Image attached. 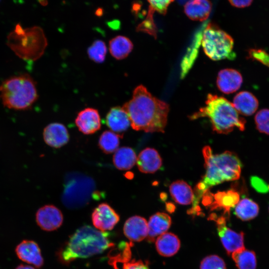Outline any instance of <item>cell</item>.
<instances>
[{
  "label": "cell",
  "mask_w": 269,
  "mask_h": 269,
  "mask_svg": "<svg viewBox=\"0 0 269 269\" xmlns=\"http://www.w3.org/2000/svg\"><path fill=\"white\" fill-rule=\"evenodd\" d=\"M36 83L27 74L15 75L0 84V98L3 105L10 109H30L38 99Z\"/></svg>",
  "instance_id": "5"
},
{
  "label": "cell",
  "mask_w": 269,
  "mask_h": 269,
  "mask_svg": "<svg viewBox=\"0 0 269 269\" xmlns=\"http://www.w3.org/2000/svg\"><path fill=\"white\" fill-rule=\"evenodd\" d=\"M257 129L261 133L269 134V109L259 111L255 118Z\"/></svg>",
  "instance_id": "31"
},
{
  "label": "cell",
  "mask_w": 269,
  "mask_h": 269,
  "mask_svg": "<svg viewBox=\"0 0 269 269\" xmlns=\"http://www.w3.org/2000/svg\"><path fill=\"white\" fill-rule=\"evenodd\" d=\"M7 44L19 57L35 60L43 54L47 40L40 27L23 28L17 24L8 35Z\"/></svg>",
  "instance_id": "6"
},
{
  "label": "cell",
  "mask_w": 269,
  "mask_h": 269,
  "mask_svg": "<svg viewBox=\"0 0 269 269\" xmlns=\"http://www.w3.org/2000/svg\"><path fill=\"white\" fill-rule=\"evenodd\" d=\"M170 195L174 200L181 205L190 204L193 200L194 193L190 185L183 180H177L169 186Z\"/></svg>",
  "instance_id": "23"
},
{
  "label": "cell",
  "mask_w": 269,
  "mask_h": 269,
  "mask_svg": "<svg viewBox=\"0 0 269 269\" xmlns=\"http://www.w3.org/2000/svg\"><path fill=\"white\" fill-rule=\"evenodd\" d=\"M124 269H149L147 265L141 261L133 260L124 264Z\"/></svg>",
  "instance_id": "36"
},
{
  "label": "cell",
  "mask_w": 269,
  "mask_h": 269,
  "mask_svg": "<svg viewBox=\"0 0 269 269\" xmlns=\"http://www.w3.org/2000/svg\"><path fill=\"white\" fill-rule=\"evenodd\" d=\"M136 162L140 172L153 173L161 167L162 159L155 149L147 147L139 153Z\"/></svg>",
  "instance_id": "17"
},
{
  "label": "cell",
  "mask_w": 269,
  "mask_h": 269,
  "mask_svg": "<svg viewBox=\"0 0 269 269\" xmlns=\"http://www.w3.org/2000/svg\"><path fill=\"white\" fill-rule=\"evenodd\" d=\"M243 78L239 72L233 69L221 70L218 75L217 85L219 89L225 94L237 91L241 86Z\"/></svg>",
  "instance_id": "16"
},
{
  "label": "cell",
  "mask_w": 269,
  "mask_h": 269,
  "mask_svg": "<svg viewBox=\"0 0 269 269\" xmlns=\"http://www.w3.org/2000/svg\"><path fill=\"white\" fill-rule=\"evenodd\" d=\"M238 269H256L257 259L255 252L245 248L231 254Z\"/></svg>",
  "instance_id": "27"
},
{
  "label": "cell",
  "mask_w": 269,
  "mask_h": 269,
  "mask_svg": "<svg viewBox=\"0 0 269 269\" xmlns=\"http://www.w3.org/2000/svg\"><path fill=\"white\" fill-rule=\"evenodd\" d=\"M107 126L118 134L126 131L131 125L129 117L123 107H112L106 117Z\"/></svg>",
  "instance_id": "18"
},
{
  "label": "cell",
  "mask_w": 269,
  "mask_h": 269,
  "mask_svg": "<svg viewBox=\"0 0 269 269\" xmlns=\"http://www.w3.org/2000/svg\"><path fill=\"white\" fill-rule=\"evenodd\" d=\"M113 245L109 233L85 225L69 238L60 252V259L68 263L77 259L87 258L104 252Z\"/></svg>",
  "instance_id": "3"
},
{
  "label": "cell",
  "mask_w": 269,
  "mask_h": 269,
  "mask_svg": "<svg viewBox=\"0 0 269 269\" xmlns=\"http://www.w3.org/2000/svg\"><path fill=\"white\" fill-rule=\"evenodd\" d=\"M203 203L211 210L220 209L224 213L229 214L230 209L235 207L240 200L239 193L233 189L218 192L213 194L207 191L203 195Z\"/></svg>",
  "instance_id": "9"
},
{
  "label": "cell",
  "mask_w": 269,
  "mask_h": 269,
  "mask_svg": "<svg viewBox=\"0 0 269 269\" xmlns=\"http://www.w3.org/2000/svg\"><path fill=\"white\" fill-rule=\"evenodd\" d=\"M120 216L108 204H99L92 212V220L96 229L103 232L112 230L118 223Z\"/></svg>",
  "instance_id": "11"
},
{
  "label": "cell",
  "mask_w": 269,
  "mask_h": 269,
  "mask_svg": "<svg viewBox=\"0 0 269 269\" xmlns=\"http://www.w3.org/2000/svg\"><path fill=\"white\" fill-rule=\"evenodd\" d=\"M107 52L106 45L101 40L95 41L87 50L89 58L97 63H101L105 61Z\"/></svg>",
  "instance_id": "30"
},
{
  "label": "cell",
  "mask_w": 269,
  "mask_h": 269,
  "mask_svg": "<svg viewBox=\"0 0 269 269\" xmlns=\"http://www.w3.org/2000/svg\"><path fill=\"white\" fill-rule=\"evenodd\" d=\"M210 218L216 223L218 235L228 254L231 255L244 248L243 232L238 233L227 227L224 216L217 217L212 214Z\"/></svg>",
  "instance_id": "8"
},
{
  "label": "cell",
  "mask_w": 269,
  "mask_h": 269,
  "mask_svg": "<svg viewBox=\"0 0 269 269\" xmlns=\"http://www.w3.org/2000/svg\"><path fill=\"white\" fill-rule=\"evenodd\" d=\"M167 210L169 212H173L175 208H172L174 207L173 205H172L171 203L167 204Z\"/></svg>",
  "instance_id": "39"
},
{
  "label": "cell",
  "mask_w": 269,
  "mask_h": 269,
  "mask_svg": "<svg viewBox=\"0 0 269 269\" xmlns=\"http://www.w3.org/2000/svg\"><path fill=\"white\" fill-rule=\"evenodd\" d=\"M233 105L238 113L251 116L258 109L259 102L256 97L248 91L238 93L233 99Z\"/></svg>",
  "instance_id": "21"
},
{
  "label": "cell",
  "mask_w": 269,
  "mask_h": 269,
  "mask_svg": "<svg viewBox=\"0 0 269 269\" xmlns=\"http://www.w3.org/2000/svg\"><path fill=\"white\" fill-rule=\"evenodd\" d=\"M43 137L48 145L54 148H60L68 142L69 134L64 125L53 123L45 127Z\"/></svg>",
  "instance_id": "14"
},
{
  "label": "cell",
  "mask_w": 269,
  "mask_h": 269,
  "mask_svg": "<svg viewBox=\"0 0 269 269\" xmlns=\"http://www.w3.org/2000/svg\"><path fill=\"white\" fill-rule=\"evenodd\" d=\"M206 173L196 185L194 193L192 208L198 206L199 201L212 186L225 181L238 179L241 175L242 164L237 155L230 151L213 154L209 146L203 149Z\"/></svg>",
  "instance_id": "2"
},
{
  "label": "cell",
  "mask_w": 269,
  "mask_h": 269,
  "mask_svg": "<svg viewBox=\"0 0 269 269\" xmlns=\"http://www.w3.org/2000/svg\"><path fill=\"white\" fill-rule=\"evenodd\" d=\"M122 137L113 131H106L100 136L99 146L105 153H112L118 149L120 139Z\"/></svg>",
  "instance_id": "28"
},
{
  "label": "cell",
  "mask_w": 269,
  "mask_h": 269,
  "mask_svg": "<svg viewBox=\"0 0 269 269\" xmlns=\"http://www.w3.org/2000/svg\"><path fill=\"white\" fill-rule=\"evenodd\" d=\"M202 33H198L194 42L184 57L181 64V78H184L191 69L198 52V48L201 44Z\"/></svg>",
  "instance_id": "29"
},
{
  "label": "cell",
  "mask_w": 269,
  "mask_h": 269,
  "mask_svg": "<svg viewBox=\"0 0 269 269\" xmlns=\"http://www.w3.org/2000/svg\"><path fill=\"white\" fill-rule=\"evenodd\" d=\"M154 10L149 7L146 18L140 23L136 28L137 31L144 32L156 37V28L153 20Z\"/></svg>",
  "instance_id": "33"
},
{
  "label": "cell",
  "mask_w": 269,
  "mask_h": 269,
  "mask_svg": "<svg viewBox=\"0 0 269 269\" xmlns=\"http://www.w3.org/2000/svg\"><path fill=\"white\" fill-rule=\"evenodd\" d=\"M259 207L252 200L245 198L241 200L236 205L235 214L242 221H249L257 216Z\"/></svg>",
  "instance_id": "26"
},
{
  "label": "cell",
  "mask_w": 269,
  "mask_h": 269,
  "mask_svg": "<svg viewBox=\"0 0 269 269\" xmlns=\"http://www.w3.org/2000/svg\"><path fill=\"white\" fill-rule=\"evenodd\" d=\"M134 151L131 147L123 146L118 148L113 155V161L115 167L121 170L132 168L136 161Z\"/></svg>",
  "instance_id": "24"
},
{
  "label": "cell",
  "mask_w": 269,
  "mask_h": 269,
  "mask_svg": "<svg viewBox=\"0 0 269 269\" xmlns=\"http://www.w3.org/2000/svg\"><path fill=\"white\" fill-rule=\"evenodd\" d=\"M155 247L158 254L163 257L175 255L180 247L177 236L171 233H165L159 236L155 241Z\"/></svg>",
  "instance_id": "22"
},
{
  "label": "cell",
  "mask_w": 269,
  "mask_h": 269,
  "mask_svg": "<svg viewBox=\"0 0 269 269\" xmlns=\"http://www.w3.org/2000/svg\"><path fill=\"white\" fill-rule=\"evenodd\" d=\"M212 4L209 0H189L184 5L185 14L194 20L204 21L210 15Z\"/></svg>",
  "instance_id": "20"
},
{
  "label": "cell",
  "mask_w": 269,
  "mask_h": 269,
  "mask_svg": "<svg viewBox=\"0 0 269 269\" xmlns=\"http://www.w3.org/2000/svg\"><path fill=\"white\" fill-rule=\"evenodd\" d=\"M17 258L27 265L40 268L43 266L44 260L41 250L36 242L31 240H24L15 247Z\"/></svg>",
  "instance_id": "12"
},
{
  "label": "cell",
  "mask_w": 269,
  "mask_h": 269,
  "mask_svg": "<svg viewBox=\"0 0 269 269\" xmlns=\"http://www.w3.org/2000/svg\"><path fill=\"white\" fill-rule=\"evenodd\" d=\"M128 114L132 128L147 133H163L168 105L154 97L143 85L134 90L132 99L122 107Z\"/></svg>",
  "instance_id": "1"
},
{
  "label": "cell",
  "mask_w": 269,
  "mask_h": 269,
  "mask_svg": "<svg viewBox=\"0 0 269 269\" xmlns=\"http://www.w3.org/2000/svg\"><path fill=\"white\" fill-rule=\"evenodd\" d=\"M205 106L189 117L192 120L207 117L213 131L218 134H227L235 128L244 131L246 121L239 116L232 103L225 98L209 94Z\"/></svg>",
  "instance_id": "4"
},
{
  "label": "cell",
  "mask_w": 269,
  "mask_h": 269,
  "mask_svg": "<svg viewBox=\"0 0 269 269\" xmlns=\"http://www.w3.org/2000/svg\"><path fill=\"white\" fill-rule=\"evenodd\" d=\"M201 44L206 55L213 60L234 58V40L228 33L209 23L202 33Z\"/></svg>",
  "instance_id": "7"
},
{
  "label": "cell",
  "mask_w": 269,
  "mask_h": 269,
  "mask_svg": "<svg viewBox=\"0 0 269 269\" xmlns=\"http://www.w3.org/2000/svg\"><path fill=\"white\" fill-rule=\"evenodd\" d=\"M15 269H36L35 267L29 265H19Z\"/></svg>",
  "instance_id": "38"
},
{
  "label": "cell",
  "mask_w": 269,
  "mask_h": 269,
  "mask_svg": "<svg viewBox=\"0 0 269 269\" xmlns=\"http://www.w3.org/2000/svg\"><path fill=\"white\" fill-rule=\"evenodd\" d=\"M251 181L254 188L259 192H267L269 189V185L259 178L253 177Z\"/></svg>",
  "instance_id": "35"
},
{
  "label": "cell",
  "mask_w": 269,
  "mask_h": 269,
  "mask_svg": "<svg viewBox=\"0 0 269 269\" xmlns=\"http://www.w3.org/2000/svg\"><path fill=\"white\" fill-rule=\"evenodd\" d=\"M133 49L131 40L124 36L119 35L110 40L109 50L112 56L117 60L126 58Z\"/></svg>",
  "instance_id": "25"
},
{
  "label": "cell",
  "mask_w": 269,
  "mask_h": 269,
  "mask_svg": "<svg viewBox=\"0 0 269 269\" xmlns=\"http://www.w3.org/2000/svg\"><path fill=\"white\" fill-rule=\"evenodd\" d=\"M171 224L170 217L165 213L157 212L152 215L147 223V241L150 242L154 241L157 236L166 233Z\"/></svg>",
  "instance_id": "19"
},
{
  "label": "cell",
  "mask_w": 269,
  "mask_h": 269,
  "mask_svg": "<svg viewBox=\"0 0 269 269\" xmlns=\"http://www.w3.org/2000/svg\"><path fill=\"white\" fill-rule=\"evenodd\" d=\"M150 3V7L154 11L165 14L166 12L169 5L174 0H148Z\"/></svg>",
  "instance_id": "34"
},
{
  "label": "cell",
  "mask_w": 269,
  "mask_h": 269,
  "mask_svg": "<svg viewBox=\"0 0 269 269\" xmlns=\"http://www.w3.org/2000/svg\"><path fill=\"white\" fill-rule=\"evenodd\" d=\"M35 221L39 227L45 231H53L62 224L63 216L60 210L53 205L39 208L35 214Z\"/></svg>",
  "instance_id": "10"
},
{
  "label": "cell",
  "mask_w": 269,
  "mask_h": 269,
  "mask_svg": "<svg viewBox=\"0 0 269 269\" xmlns=\"http://www.w3.org/2000/svg\"><path fill=\"white\" fill-rule=\"evenodd\" d=\"M101 118L97 109L87 108L80 111L75 119L79 130L85 134H93L101 126Z\"/></svg>",
  "instance_id": "13"
},
{
  "label": "cell",
  "mask_w": 269,
  "mask_h": 269,
  "mask_svg": "<svg viewBox=\"0 0 269 269\" xmlns=\"http://www.w3.org/2000/svg\"><path fill=\"white\" fill-rule=\"evenodd\" d=\"M268 67H269V66H268Z\"/></svg>",
  "instance_id": "40"
},
{
  "label": "cell",
  "mask_w": 269,
  "mask_h": 269,
  "mask_svg": "<svg viewBox=\"0 0 269 269\" xmlns=\"http://www.w3.org/2000/svg\"><path fill=\"white\" fill-rule=\"evenodd\" d=\"M230 3L237 7L243 8L249 6L253 0H228Z\"/></svg>",
  "instance_id": "37"
},
{
  "label": "cell",
  "mask_w": 269,
  "mask_h": 269,
  "mask_svg": "<svg viewBox=\"0 0 269 269\" xmlns=\"http://www.w3.org/2000/svg\"><path fill=\"white\" fill-rule=\"evenodd\" d=\"M123 231L125 236L130 241L140 242L147 236V222L142 217L132 216L125 223Z\"/></svg>",
  "instance_id": "15"
},
{
  "label": "cell",
  "mask_w": 269,
  "mask_h": 269,
  "mask_svg": "<svg viewBox=\"0 0 269 269\" xmlns=\"http://www.w3.org/2000/svg\"><path fill=\"white\" fill-rule=\"evenodd\" d=\"M200 269H226L224 260L217 255H210L204 258L200 263Z\"/></svg>",
  "instance_id": "32"
}]
</instances>
